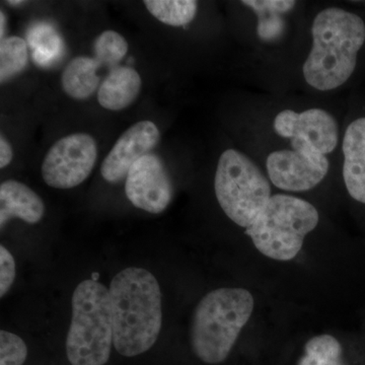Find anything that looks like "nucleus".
Here are the masks:
<instances>
[{
	"mask_svg": "<svg viewBox=\"0 0 365 365\" xmlns=\"http://www.w3.org/2000/svg\"><path fill=\"white\" fill-rule=\"evenodd\" d=\"M28 45L23 38L11 36L0 42V81L20 74L28 64Z\"/></svg>",
	"mask_w": 365,
	"mask_h": 365,
	"instance_id": "obj_18",
	"label": "nucleus"
},
{
	"mask_svg": "<svg viewBox=\"0 0 365 365\" xmlns=\"http://www.w3.org/2000/svg\"><path fill=\"white\" fill-rule=\"evenodd\" d=\"M215 190L225 215L246 230L258 220L273 196L267 175L253 158L235 148H228L220 155Z\"/></svg>",
	"mask_w": 365,
	"mask_h": 365,
	"instance_id": "obj_6",
	"label": "nucleus"
},
{
	"mask_svg": "<svg viewBox=\"0 0 365 365\" xmlns=\"http://www.w3.org/2000/svg\"><path fill=\"white\" fill-rule=\"evenodd\" d=\"M141 86L143 81L135 69L129 66L115 67L101 83L98 103L110 111H122L135 102Z\"/></svg>",
	"mask_w": 365,
	"mask_h": 365,
	"instance_id": "obj_15",
	"label": "nucleus"
},
{
	"mask_svg": "<svg viewBox=\"0 0 365 365\" xmlns=\"http://www.w3.org/2000/svg\"><path fill=\"white\" fill-rule=\"evenodd\" d=\"M272 129L281 143L307 144L329 158L340 143L339 123L323 108L280 110L273 118Z\"/></svg>",
	"mask_w": 365,
	"mask_h": 365,
	"instance_id": "obj_9",
	"label": "nucleus"
},
{
	"mask_svg": "<svg viewBox=\"0 0 365 365\" xmlns=\"http://www.w3.org/2000/svg\"><path fill=\"white\" fill-rule=\"evenodd\" d=\"M14 158L13 148L11 143L4 138V135L0 136V168L4 169Z\"/></svg>",
	"mask_w": 365,
	"mask_h": 365,
	"instance_id": "obj_23",
	"label": "nucleus"
},
{
	"mask_svg": "<svg viewBox=\"0 0 365 365\" xmlns=\"http://www.w3.org/2000/svg\"><path fill=\"white\" fill-rule=\"evenodd\" d=\"M109 294L115 349L126 357L150 350L163 323L162 292L157 278L145 269L126 268L113 278Z\"/></svg>",
	"mask_w": 365,
	"mask_h": 365,
	"instance_id": "obj_2",
	"label": "nucleus"
},
{
	"mask_svg": "<svg viewBox=\"0 0 365 365\" xmlns=\"http://www.w3.org/2000/svg\"><path fill=\"white\" fill-rule=\"evenodd\" d=\"M98 276L100 275H98V273H93V275H91V280L98 281Z\"/></svg>",
	"mask_w": 365,
	"mask_h": 365,
	"instance_id": "obj_26",
	"label": "nucleus"
},
{
	"mask_svg": "<svg viewBox=\"0 0 365 365\" xmlns=\"http://www.w3.org/2000/svg\"><path fill=\"white\" fill-rule=\"evenodd\" d=\"M71 307L67 359L72 365H105L113 344L109 289L98 281H83L74 290Z\"/></svg>",
	"mask_w": 365,
	"mask_h": 365,
	"instance_id": "obj_4",
	"label": "nucleus"
},
{
	"mask_svg": "<svg viewBox=\"0 0 365 365\" xmlns=\"http://www.w3.org/2000/svg\"><path fill=\"white\" fill-rule=\"evenodd\" d=\"M98 158L95 138L88 133H73L59 139L45 155L42 177L55 189H71L86 181Z\"/></svg>",
	"mask_w": 365,
	"mask_h": 365,
	"instance_id": "obj_7",
	"label": "nucleus"
},
{
	"mask_svg": "<svg viewBox=\"0 0 365 365\" xmlns=\"http://www.w3.org/2000/svg\"><path fill=\"white\" fill-rule=\"evenodd\" d=\"M100 67L102 66L95 57L78 56L72 59L62 72V90L74 100L91 98L100 88Z\"/></svg>",
	"mask_w": 365,
	"mask_h": 365,
	"instance_id": "obj_16",
	"label": "nucleus"
},
{
	"mask_svg": "<svg viewBox=\"0 0 365 365\" xmlns=\"http://www.w3.org/2000/svg\"><path fill=\"white\" fill-rule=\"evenodd\" d=\"M95 59L102 67H109L110 71L119 66L120 62L128 52V43L121 34L108 30L101 34L93 42Z\"/></svg>",
	"mask_w": 365,
	"mask_h": 365,
	"instance_id": "obj_20",
	"label": "nucleus"
},
{
	"mask_svg": "<svg viewBox=\"0 0 365 365\" xmlns=\"http://www.w3.org/2000/svg\"><path fill=\"white\" fill-rule=\"evenodd\" d=\"M6 4H9V6H21V4H26V1H21V0H16V1H7Z\"/></svg>",
	"mask_w": 365,
	"mask_h": 365,
	"instance_id": "obj_25",
	"label": "nucleus"
},
{
	"mask_svg": "<svg viewBox=\"0 0 365 365\" xmlns=\"http://www.w3.org/2000/svg\"><path fill=\"white\" fill-rule=\"evenodd\" d=\"M304 350L297 365H344L342 347L333 336H316L307 343Z\"/></svg>",
	"mask_w": 365,
	"mask_h": 365,
	"instance_id": "obj_19",
	"label": "nucleus"
},
{
	"mask_svg": "<svg viewBox=\"0 0 365 365\" xmlns=\"http://www.w3.org/2000/svg\"><path fill=\"white\" fill-rule=\"evenodd\" d=\"M143 4L151 16L170 26L189 25L198 11L195 0H145Z\"/></svg>",
	"mask_w": 365,
	"mask_h": 365,
	"instance_id": "obj_17",
	"label": "nucleus"
},
{
	"mask_svg": "<svg viewBox=\"0 0 365 365\" xmlns=\"http://www.w3.org/2000/svg\"><path fill=\"white\" fill-rule=\"evenodd\" d=\"M16 278V262L13 255L4 246L0 247V297L11 289Z\"/></svg>",
	"mask_w": 365,
	"mask_h": 365,
	"instance_id": "obj_22",
	"label": "nucleus"
},
{
	"mask_svg": "<svg viewBox=\"0 0 365 365\" xmlns=\"http://www.w3.org/2000/svg\"><path fill=\"white\" fill-rule=\"evenodd\" d=\"M125 193L136 208L153 215L163 212L174 196V188L163 160L153 153L139 158L132 165Z\"/></svg>",
	"mask_w": 365,
	"mask_h": 365,
	"instance_id": "obj_10",
	"label": "nucleus"
},
{
	"mask_svg": "<svg viewBox=\"0 0 365 365\" xmlns=\"http://www.w3.org/2000/svg\"><path fill=\"white\" fill-rule=\"evenodd\" d=\"M253 295L244 288H220L206 294L192 318L190 340L203 362L225 361L253 314Z\"/></svg>",
	"mask_w": 365,
	"mask_h": 365,
	"instance_id": "obj_3",
	"label": "nucleus"
},
{
	"mask_svg": "<svg viewBox=\"0 0 365 365\" xmlns=\"http://www.w3.org/2000/svg\"><path fill=\"white\" fill-rule=\"evenodd\" d=\"M45 215V204L41 197L23 182L7 180L0 185V225L18 217L35 225Z\"/></svg>",
	"mask_w": 365,
	"mask_h": 365,
	"instance_id": "obj_13",
	"label": "nucleus"
},
{
	"mask_svg": "<svg viewBox=\"0 0 365 365\" xmlns=\"http://www.w3.org/2000/svg\"><path fill=\"white\" fill-rule=\"evenodd\" d=\"M311 35V50L302 66L304 81L319 93L338 90L356 68L365 43L364 19L341 7H326L314 16Z\"/></svg>",
	"mask_w": 365,
	"mask_h": 365,
	"instance_id": "obj_1",
	"label": "nucleus"
},
{
	"mask_svg": "<svg viewBox=\"0 0 365 365\" xmlns=\"http://www.w3.org/2000/svg\"><path fill=\"white\" fill-rule=\"evenodd\" d=\"M28 356V347L16 334L0 332V365H23Z\"/></svg>",
	"mask_w": 365,
	"mask_h": 365,
	"instance_id": "obj_21",
	"label": "nucleus"
},
{
	"mask_svg": "<svg viewBox=\"0 0 365 365\" xmlns=\"http://www.w3.org/2000/svg\"><path fill=\"white\" fill-rule=\"evenodd\" d=\"M319 222L313 204L289 194H275L246 232L264 256L289 261L299 255L307 235Z\"/></svg>",
	"mask_w": 365,
	"mask_h": 365,
	"instance_id": "obj_5",
	"label": "nucleus"
},
{
	"mask_svg": "<svg viewBox=\"0 0 365 365\" xmlns=\"http://www.w3.org/2000/svg\"><path fill=\"white\" fill-rule=\"evenodd\" d=\"M330 158L309 148L280 146L267 153L266 174L276 188L306 192L318 186L329 174Z\"/></svg>",
	"mask_w": 365,
	"mask_h": 365,
	"instance_id": "obj_8",
	"label": "nucleus"
},
{
	"mask_svg": "<svg viewBox=\"0 0 365 365\" xmlns=\"http://www.w3.org/2000/svg\"><path fill=\"white\" fill-rule=\"evenodd\" d=\"M241 4L256 16L257 38L266 45L281 42L287 33L288 16L297 6L294 0H245Z\"/></svg>",
	"mask_w": 365,
	"mask_h": 365,
	"instance_id": "obj_14",
	"label": "nucleus"
},
{
	"mask_svg": "<svg viewBox=\"0 0 365 365\" xmlns=\"http://www.w3.org/2000/svg\"><path fill=\"white\" fill-rule=\"evenodd\" d=\"M6 14L1 11H0V37H1V41L6 39L4 35H6Z\"/></svg>",
	"mask_w": 365,
	"mask_h": 365,
	"instance_id": "obj_24",
	"label": "nucleus"
},
{
	"mask_svg": "<svg viewBox=\"0 0 365 365\" xmlns=\"http://www.w3.org/2000/svg\"><path fill=\"white\" fill-rule=\"evenodd\" d=\"M341 143L346 189L355 201L365 204V117L348 124Z\"/></svg>",
	"mask_w": 365,
	"mask_h": 365,
	"instance_id": "obj_12",
	"label": "nucleus"
},
{
	"mask_svg": "<svg viewBox=\"0 0 365 365\" xmlns=\"http://www.w3.org/2000/svg\"><path fill=\"white\" fill-rule=\"evenodd\" d=\"M160 133L157 125L144 120L132 125L108 153L101 167L106 181L116 184L127 178L132 165L158 145Z\"/></svg>",
	"mask_w": 365,
	"mask_h": 365,
	"instance_id": "obj_11",
	"label": "nucleus"
}]
</instances>
